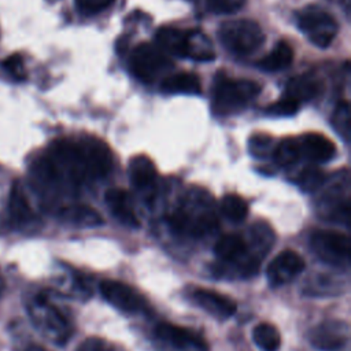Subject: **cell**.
<instances>
[{
  "mask_svg": "<svg viewBox=\"0 0 351 351\" xmlns=\"http://www.w3.org/2000/svg\"><path fill=\"white\" fill-rule=\"evenodd\" d=\"M350 339L348 324L339 319H329L315 325L308 333L310 344L319 351H337Z\"/></svg>",
  "mask_w": 351,
  "mask_h": 351,
  "instance_id": "cell-11",
  "label": "cell"
},
{
  "mask_svg": "<svg viewBox=\"0 0 351 351\" xmlns=\"http://www.w3.org/2000/svg\"><path fill=\"white\" fill-rule=\"evenodd\" d=\"M8 210H10L11 218L16 223H25L30 221L33 217V211L30 208V204L19 182L12 184V188L10 191V199H8Z\"/></svg>",
  "mask_w": 351,
  "mask_h": 351,
  "instance_id": "cell-24",
  "label": "cell"
},
{
  "mask_svg": "<svg viewBox=\"0 0 351 351\" xmlns=\"http://www.w3.org/2000/svg\"><path fill=\"white\" fill-rule=\"evenodd\" d=\"M112 0H75V5L82 14H96L111 4Z\"/></svg>",
  "mask_w": 351,
  "mask_h": 351,
  "instance_id": "cell-36",
  "label": "cell"
},
{
  "mask_svg": "<svg viewBox=\"0 0 351 351\" xmlns=\"http://www.w3.org/2000/svg\"><path fill=\"white\" fill-rule=\"evenodd\" d=\"M333 123H335L337 132L341 133L344 136V138L347 140L350 136V106L347 101L339 103V106L335 111Z\"/></svg>",
  "mask_w": 351,
  "mask_h": 351,
  "instance_id": "cell-33",
  "label": "cell"
},
{
  "mask_svg": "<svg viewBox=\"0 0 351 351\" xmlns=\"http://www.w3.org/2000/svg\"><path fill=\"white\" fill-rule=\"evenodd\" d=\"M306 269L304 259L292 250L281 251L267 266L266 276L273 287H281L291 282Z\"/></svg>",
  "mask_w": 351,
  "mask_h": 351,
  "instance_id": "cell-12",
  "label": "cell"
},
{
  "mask_svg": "<svg viewBox=\"0 0 351 351\" xmlns=\"http://www.w3.org/2000/svg\"><path fill=\"white\" fill-rule=\"evenodd\" d=\"M300 143L302 155L318 163L329 162L336 155V145L332 140L319 133H308L303 136Z\"/></svg>",
  "mask_w": 351,
  "mask_h": 351,
  "instance_id": "cell-15",
  "label": "cell"
},
{
  "mask_svg": "<svg viewBox=\"0 0 351 351\" xmlns=\"http://www.w3.org/2000/svg\"><path fill=\"white\" fill-rule=\"evenodd\" d=\"M321 92V84L318 80L310 75L292 77L285 86V96L300 101H307L317 97Z\"/></svg>",
  "mask_w": 351,
  "mask_h": 351,
  "instance_id": "cell-17",
  "label": "cell"
},
{
  "mask_svg": "<svg viewBox=\"0 0 351 351\" xmlns=\"http://www.w3.org/2000/svg\"><path fill=\"white\" fill-rule=\"evenodd\" d=\"M261 86L251 80L221 75L213 89V106L218 114H233L244 108L259 95Z\"/></svg>",
  "mask_w": 351,
  "mask_h": 351,
  "instance_id": "cell-1",
  "label": "cell"
},
{
  "mask_svg": "<svg viewBox=\"0 0 351 351\" xmlns=\"http://www.w3.org/2000/svg\"><path fill=\"white\" fill-rule=\"evenodd\" d=\"M343 282L339 277L329 276L328 273L314 274L308 281L306 280L304 291L310 295H336L339 293Z\"/></svg>",
  "mask_w": 351,
  "mask_h": 351,
  "instance_id": "cell-26",
  "label": "cell"
},
{
  "mask_svg": "<svg viewBox=\"0 0 351 351\" xmlns=\"http://www.w3.org/2000/svg\"><path fill=\"white\" fill-rule=\"evenodd\" d=\"M314 254L325 263L347 267L350 262V240L346 234L333 230H318L310 240Z\"/></svg>",
  "mask_w": 351,
  "mask_h": 351,
  "instance_id": "cell-7",
  "label": "cell"
},
{
  "mask_svg": "<svg viewBox=\"0 0 351 351\" xmlns=\"http://www.w3.org/2000/svg\"><path fill=\"white\" fill-rule=\"evenodd\" d=\"M299 104L300 103H298L296 100L284 96L282 99L271 103L267 107V111L270 114H276V115H292L299 110Z\"/></svg>",
  "mask_w": 351,
  "mask_h": 351,
  "instance_id": "cell-34",
  "label": "cell"
},
{
  "mask_svg": "<svg viewBox=\"0 0 351 351\" xmlns=\"http://www.w3.org/2000/svg\"><path fill=\"white\" fill-rule=\"evenodd\" d=\"M248 236H250V244L247 243L248 250L255 259L261 261V258L265 256L266 252L271 248L274 243V233L267 223L256 222L255 225L251 226Z\"/></svg>",
  "mask_w": 351,
  "mask_h": 351,
  "instance_id": "cell-20",
  "label": "cell"
},
{
  "mask_svg": "<svg viewBox=\"0 0 351 351\" xmlns=\"http://www.w3.org/2000/svg\"><path fill=\"white\" fill-rule=\"evenodd\" d=\"M222 45L236 55H250L265 43V33L251 19H230L219 26Z\"/></svg>",
  "mask_w": 351,
  "mask_h": 351,
  "instance_id": "cell-3",
  "label": "cell"
},
{
  "mask_svg": "<svg viewBox=\"0 0 351 351\" xmlns=\"http://www.w3.org/2000/svg\"><path fill=\"white\" fill-rule=\"evenodd\" d=\"M160 89L166 93H199L200 80L192 73H177L167 75L162 84Z\"/></svg>",
  "mask_w": 351,
  "mask_h": 351,
  "instance_id": "cell-21",
  "label": "cell"
},
{
  "mask_svg": "<svg viewBox=\"0 0 351 351\" xmlns=\"http://www.w3.org/2000/svg\"><path fill=\"white\" fill-rule=\"evenodd\" d=\"M186 58H191L199 62H210L215 58L211 43L200 30H196V29L188 30Z\"/></svg>",
  "mask_w": 351,
  "mask_h": 351,
  "instance_id": "cell-23",
  "label": "cell"
},
{
  "mask_svg": "<svg viewBox=\"0 0 351 351\" xmlns=\"http://www.w3.org/2000/svg\"><path fill=\"white\" fill-rule=\"evenodd\" d=\"M324 181H325V174L318 167H314V166L304 167L296 178L298 185L304 192L317 191L324 184Z\"/></svg>",
  "mask_w": 351,
  "mask_h": 351,
  "instance_id": "cell-29",
  "label": "cell"
},
{
  "mask_svg": "<svg viewBox=\"0 0 351 351\" xmlns=\"http://www.w3.org/2000/svg\"><path fill=\"white\" fill-rule=\"evenodd\" d=\"M207 203L196 206V203H186L177 208L170 217V225L173 229L191 234L202 236L217 229L218 221L217 215L210 207H206Z\"/></svg>",
  "mask_w": 351,
  "mask_h": 351,
  "instance_id": "cell-4",
  "label": "cell"
},
{
  "mask_svg": "<svg viewBox=\"0 0 351 351\" xmlns=\"http://www.w3.org/2000/svg\"><path fill=\"white\" fill-rule=\"evenodd\" d=\"M75 351H122L115 346L110 344L108 341L97 337H90L82 341Z\"/></svg>",
  "mask_w": 351,
  "mask_h": 351,
  "instance_id": "cell-35",
  "label": "cell"
},
{
  "mask_svg": "<svg viewBox=\"0 0 351 351\" xmlns=\"http://www.w3.org/2000/svg\"><path fill=\"white\" fill-rule=\"evenodd\" d=\"M293 51L287 41H278L274 48L261 59L259 67L266 71H278L292 63Z\"/></svg>",
  "mask_w": 351,
  "mask_h": 351,
  "instance_id": "cell-22",
  "label": "cell"
},
{
  "mask_svg": "<svg viewBox=\"0 0 351 351\" xmlns=\"http://www.w3.org/2000/svg\"><path fill=\"white\" fill-rule=\"evenodd\" d=\"M156 47L166 55L186 58L188 30L163 26L156 32Z\"/></svg>",
  "mask_w": 351,
  "mask_h": 351,
  "instance_id": "cell-16",
  "label": "cell"
},
{
  "mask_svg": "<svg viewBox=\"0 0 351 351\" xmlns=\"http://www.w3.org/2000/svg\"><path fill=\"white\" fill-rule=\"evenodd\" d=\"M298 25L310 41L319 48L329 47L337 34V23L333 16L315 5L299 11Z\"/></svg>",
  "mask_w": 351,
  "mask_h": 351,
  "instance_id": "cell-5",
  "label": "cell"
},
{
  "mask_svg": "<svg viewBox=\"0 0 351 351\" xmlns=\"http://www.w3.org/2000/svg\"><path fill=\"white\" fill-rule=\"evenodd\" d=\"M1 67L14 78L18 81H23L26 78V70H25V63L23 58L19 53H12L3 59Z\"/></svg>",
  "mask_w": 351,
  "mask_h": 351,
  "instance_id": "cell-32",
  "label": "cell"
},
{
  "mask_svg": "<svg viewBox=\"0 0 351 351\" xmlns=\"http://www.w3.org/2000/svg\"><path fill=\"white\" fill-rule=\"evenodd\" d=\"M154 337L165 351H208L207 343L197 333L169 322L158 324Z\"/></svg>",
  "mask_w": 351,
  "mask_h": 351,
  "instance_id": "cell-8",
  "label": "cell"
},
{
  "mask_svg": "<svg viewBox=\"0 0 351 351\" xmlns=\"http://www.w3.org/2000/svg\"><path fill=\"white\" fill-rule=\"evenodd\" d=\"M274 140L270 136L258 134L251 137L250 140V151L256 158H266L267 155H271L274 151Z\"/></svg>",
  "mask_w": 351,
  "mask_h": 351,
  "instance_id": "cell-31",
  "label": "cell"
},
{
  "mask_svg": "<svg viewBox=\"0 0 351 351\" xmlns=\"http://www.w3.org/2000/svg\"><path fill=\"white\" fill-rule=\"evenodd\" d=\"M247 0H206L207 10L219 15H229L240 11Z\"/></svg>",
  "mask_w": 351,
  "mask_h": 351,
  "instance_id": "cell-30",
  "label": "cell"
},
{
  "mask_svg": "<svg viewBox=\"0 0 351 351\" xmlns=\"http://www.w3.org/2000/svg\"><path fill=\"white\" fill-rule=\"evenodd\" d=\"M192 299L200 308L219 319H226L232 317L237 310L234 300L206 288L195 289L192 292Z\"/></svg>",
  "mask_w": 351,
  "mask_h": 351,
  "instance_id": "cell-13",
  "label": "cell"
},
{
  "mask_svg": "<svg viewBox=\"0 0 351 351\" xmlns=\"http://www.w3.org/2000/svg\"><path fill=\"white\" fill-rule=\"evenodd\" d=\"M1 291H3V281H1V278H0V293H1Z\"/></svg>",
  "mask_w": 351,
  "mask_h": 351,
  "instance_id": "cell-38",
  "label": "cell"
},
{
  "mask_svg": "<svg viewBox=\"0 0 351 351\" xmlns=\"http://www.w3.org/2000/svg\"><path fill=\"white\" fill-rule=\"evenodd\" d=\"M129 176L136 188L145 189L155 182L156 169L148 156L138 155L134 156L129 163Z\"/></svg>",
  "mask_w": 351,
  "mask_h": 351,
  "instance_id": "cell-18",
  "label": "cell"
},
{
  "mask_svg": "<svg viewBox=\"0 0 351 351\" xmlns=\"http://www.w3.org/2000/svg\"><path fill=\"white\" fill-rule=\"evenodd\" d=\"M171 67V62L156 45L138 44L130 56V70L136 78L149 84Z\"/></svg>",
  "mask_w": 351,
  "mask_h": 351,
  "instance_id": "cell-6",
  "label": "cell"
},
{
  "mask_svg": "<svg viewBox=\"0 0 351 351\" xmlns=\"http://www.w3.org/2000/svg\"><path fill=\"white\" fill-rule=\"evenodd\" d=\"M77 145L86 178H100L111 171L112 155L104 141L96 137H85L77 141Z\"/></svg>",
  "mask_w": 351,
  "mask_h": 351,
  "instance_id": "cell-9",
  "label": "cell"
},
{
  "mask_svg": "<svg viewBox=\"0 0 351 351\" xmlns=\"http://www.w3.org/2000/svg\"><path fill=\"white\" fill-rule=\"evenodd\" d=\"M252 340L262 351H278L281 346L278 329L269 322H261L254 328Z\"/></svg>",
  "mask_w": 351,
  "mask_h": 351,
  "instance_id": "cell-25",
  "label": "cell"
},
{
  "mask_svg": "<svg viewBox=\"0 0 351 351\" xmlns=\"http://www.w3.org/2000/svg\"><path fill=\"white\" fill-rule=\"evenodd\" d=\"M271 155L277 165L291 166L296 163L302 156L300 143L296 138H284L278 144H276Z\"/></svg>",
  "mask_w": 351,
  "mask_h": 351,
  "instance_id": "cell-27",
  "label": "cell"
},
{
  "mask_svg": "<svg viewBox=\"0 0 351 351\" xmlns=\"http://www.w3.org/2000/svg\"><path fill=\"white\" fill-rule=\"evenodd\" d=\"M29 314L36 328L51 341L63 344L73 333L66 315L45 295H37L29 304Z\"/></svg>",
  "mask_w": 351,
  "mask_h": 351,
  "instance_id": "cell-2",
  "label": "cell"
},
{
  "mask_svg": "<svg viewBox=\"0 0 351 351\" xmlns=\"http://www.w3.org/2000/svg\"><path fill=\"white\" fill-rule=\"evenodd\" d=\"M221 211L228 219L233 222H241L248 215V204L239 195L229 193L225 195L221 200Z\"/></svg>",
  "mask_w": 351,
  "mask_h": 351,
  "instance_id": "cell-28",
  "label": "cell"
},
{
  "mask_svg": "<svg viewBox=\"0 0 351 351\" xmlns=\"http://www.w3.org/2000/svg\"><path fill=\"white\" fill-rule=\"evenodd\" d=\"M103 298L114 307L125 313H143L148 308V302L136 288L115 280H104L100 282Z\"/></svg>",
  "mask_w": 351,
  "mask_h": 351,
  "instance_id": "cell-10",
  "label": "cell"
},
{
  "mask_svg": "<svg viewBox=\"0 0 351 351\" xmlns=\"http://www.w3.org/2000/svg\"><path fill=\"white\" fill-rule=\"evenodd\" d=\"M60 218L69 223L82 228L99 226L103 223L100 214L85 204H73L60 210Z\"/></svg>",
  "mask_w": 351,
  "mask_h": 351,
  "instance_id": "cell-19",
  "label": "cell"
},
{
  "mask_svg": "<svg viewBox=\"0 0 351 351\" xmlns=\"http://www.w3.org/2000/svg\"><path fill=\"white\" fill-rule=\"evenodd\" d=\"M106 203L112 215L129 228H138L140 221L130 204V197L125 189L111 188L106 192Z\"/></svg>",
  "mask_w": 351,
  "mask_h": 351,
  "instance_id": "cell-14",
  "label": "cell"
},
{
  "mask_svg": "<svg viewBox=\"0 0 351 351\" xmlns=\"http://www.w3.org/2000/svg\"><path fill=\"white\" fill-rule=\"evenodd\" d=\"M25 351H47V350H45V348H43V347H40V346L33 344V346H29Z\"/></svg>",
  "mask_w": 351,
  "mask_h": 351,
  "instance_id": "cell-37",
  "label": "cell"
}]
</instances>
